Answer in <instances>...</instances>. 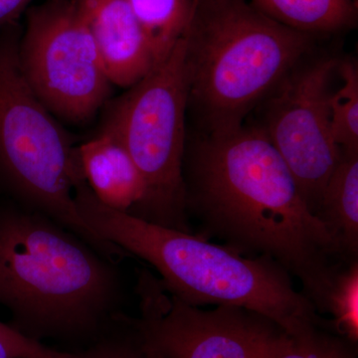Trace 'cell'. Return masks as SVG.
I'll list each match as a JSON object with an SVG mask.
<instances>
[{
    "mask_svg": "<svg viewBox=\"0 0 358 358\" xmlns=\"http://www.w3.org/2000/svg\"><path fill=\"white\" fill-rule=\"evenodd\" d=\"M182 176L186 213L199 222L194 234L275 261L300 280L301 293L324 313L334 275L353 260L308 209L263 128L243 124L207 133L185 152Z\"/></svg>",
    "mask_w": 358,
    "mask_h": 358,
    "instance_id": "obj_1",
    "label": "cell"
},
{
    "mask_svg": "<svg viewBox=\"0 0 358 358\" xmlns=\"http://www.w3.org/2000/svg\"><path fill=\"white\" fill-rule=\"evenodd\" d=\"M115 263L44 214L0 206V305L28 338L74 350L124 313Z\"/></svg>",
    "mask_w": 358,
    "mask_h": 358,
    "instance_id": "obj_2",
    "label": "cell"
},
{
    "mask_svg": "<svg viewBox=\"0 0 358 358\" xmlns=\"http://www.w3.org/2000/svg\"><path fill=\"white\" fill-rule=\"evenodd\" d=\"M80 217L96 235L159 273L164 288L194 307L228 306L260 313L296 334L324 324L292 275L267 257L241 255L194 233L147 222L102 203L86 180L75 188Z\"/></svg>",
    "mask_w": 358,
    "mask_h": 358,
    "instance_id": "obj_3",
    "label": "cell"
},
{
    "mask_svg": "<svg viewBox=\"0 0 358 358\" xmlns=\"http://www.w3.org/2000/svg\"><path fill=\"white\" fill-rule=\"evenodd\" d=\"M310 39L248 0H192L185 30L188 107L207 133L241 126L294 69Z\"/></svg>",
    "mask_w": 358,
    "mask_h": 358,
    "instance_id": "obj_4",
    "label": "cell"
},
{
    "mask_svg": "<svg viewBox=\"0 0 358 358\" xmlns=\"http://www.w3.org/2000/svg\"><path fill=\"white\" fill-rule=\"evenodd\" d=\"M20 37L14 23L0 28V179L21 206L117 258L120 250L78 213L75 188L85 179L79 150L26 81L18 55Z\"/></svg>",
    "mask_w": 358,
    "mask_h": 358,
    "instance_id": "obj_5",
    "label": "cell"
},
{
    "mask_svg": "<svg viewBox=\"0 0 358 358\" xmlns=\"http://www.w3.org/2000/svg\"><path fill=\"white\" fill-rule=\"evenodd\" d=\"M187 108L185 32L162 62L108 106L101 131L121 141L145 182L143 199L128 214L193 233L182 176Z\"/></svg>",
    "mask_w": 358,
    "mask_h": 358,
    "instance_id": "obj_6",
    "label": "cell"
},
{
    "mask_svg": "<svg viewBox=\"0 0 358 358\" xmlns=\"http://www.w3.org/2000/svg\"><path fill=\"white\" fill-rule=\"evenodd\" d=\"M18 55L26 81L56 119L83 124L109 100L113 84L76 0L30 9Z\"/></svg>",
    "mask_w": 358,
    "mask_h": 358,
    "instance_id": "obj_7",
    "label": "cell"
},
{
    "mask_svg": "<svg viewBox=\"0 0 358 358\" xmlns=\"http://www.w3.org/2000/svg\"><path fill=\"white\" fill-rule=\"evenodd\" d=\"M138 322L162 358H272L284 331L243 308L202 310L169 293L148 268L136 275Z\"/></svg>",
    "mask_w": 358,
    "mask_h": 358,
    "instance_id": "obj_8",
    "label": "cell"
},
{
    "mask_svg": "<svg viewBox=\"0 0 358 358\" xmlns=\"http://www.w3.org/2000/svg\"><path fill=\"white\" fill-rule=\"evenodd\" d=\"M338 64L333 58L320 59L292 70L266 102L263 129L315 215L341 157L331 134L329 106V84Z\"/></svg>",
    "mask_w": 358,
    "mask_h": 358,
    "instance_id": "obj_9",
    "label": "cell"
},
{
    "mask_svg": "<svg viewBox=\"0 0 358 358\" xmlns=\"http://www.w3.org/2000/svg\"><path fill=\"white\" fill-rule=\"evenodd\" d=\"M110 83L131 88L155 66L147 34L127 0H76Z\"/></svg>",
    "mask_w": 358,
    "mask_h": 358,
    "instance_id": "obj_10",
    "label": "cell"
},
{
    "mask_svg": "<svg viewBox=\"0 0 358 358\" xmlns=\"http://www.w3.org/2000/svg\"><path fill=\"white\" fill-rule=\"evenodd\" d=\"M78 150L85 180L102 203L126 213L140 203L145 182L121 141L100 131Z\"/></svg>",
    "mask_w": 358,
    "mask_h": 358,
    "instance_id": "obj_11",
    "label": "cell"
},
{
    "mask_svg": "<svg viewBox=\"0 0 358 358\" xmlns=\"http://www.w3.org/2000/svg\"><path fill=\"white\" fill-rule=\"evenodd\" d=\"M315 216L348 260L358 259V152H343Z\"/></svg>",
    "mask_w": 358,
    "mask_h": 358,
    "instance_id": "obj_12",
    "label": "cell"
},
{
    "mask_svg": "<svg viewBox=\"0 0 358 358\" xmlns=\"http://www.w3.org/2000/svg\"><path fill=\"white\" fill-rule=\"evenodd\" d=\"M257 9L298 31L315 34L345 29L355 23L353 0H248Z\"/></svg>",
    "mask_w": 358,
    "mask_h": 358,
    "instance_id": "obj_13",
    "label": "cell"
},
{
    "mask_svg": "<svg viewBox=\"0 0 358 358\" xmlns=\"http://www.w3.org/2000/svg\"><path fill=\"white\" fill-rule=\"evenodd\" d=\"M154 51L157 65L164 60L185 32L192 0H127Z\"/></svg>",
    "mask_w": 358,
    "mask_h": 358,
    "instance_id": "obj_14",
    "label": "cell"
},
{
    "mask_svg": "<svg viewBox=\"0 0 358 358\" xmlns=\"http://www.w3.org/2000/svg\"><path fill=\"white\" fill-rule=\"evenodd\" d=\"M70 358H162L148 343L138 317L122 313Z\"/></svg>",
    "mask_w": 358,
    "mask_h": 358,
    "instance_id": "obj_15",
    "label": "cell"
},
{
    "mask_svg": "<svg viewBox=\"0 0 358 358\" xmlns=\"http://www.w3.org/2000/svg\"><path fill=\"white\" fill-rule=\"evenodd\" d=\"M343 85L329 96L331 134L343 152H358V71L352 61H338Z\"/></svg>",
    "mask_w": 358,
    "mask_h": 358,
    "instance_id": "obj_16",
    "label": "cell"
},
{
    "mask_svg": "<svg viewBox=\"0 0 358 358\" xmlns=\"http://www.w3.org/2000/svg\"><path fill=\"white\" fill-rule=\"evenodd\" d=\"M352 341L341 334L329 333L326 324L301 333L282 334L272 358H357Z\"/></svg>",
    "mask_w": 358,
    "mask_h": 358,
    "instance_id": "obj_17",
    "label": "cell"
},
{
    "mask_svg": "<svg viewBox=\"0 0 358 358\" xmlns=\"http://www.w3.org/2000/svg\"><path fill=\"white\" fill-rule=\"evenodd\" d=\"M324 313H331V324L338 334L353 343L358 341V259L343 264L327 294Z\"/></svg>",
    "mask_w": 358,
    "mask_h": 358,
    "instance_id": "obj_18",
    "label": "cell"
},
{
    "mask_svg": "<svg viewBox=\"0 0 358 358\" xmlns=\"http://www.w3.org/2000/svg\"><path fill=\"white\" fill-rule=\"evenodd\" d=\"M33 0H0V28L13 24Z\"/></svg>",
    "mask_w": 358,
    "mask_h": 358,
    "instance_id": "obj_19",
    "label": "cell"
},
{
    "mask_svg": "<svg viewBox=\"0 0 358 358\" xmlns=\"http://www.w3.org/2000/svg\"><path fill=\"white\" fill-rule=\"evenodd\" d=\"M353 1H355V3H357V0H353Z\"/></svg>",
    "mask_w": 358,
    "mask_h": 358,
    "instance_id": "obj_20",
    "label": "cell"
}]
</instances>
